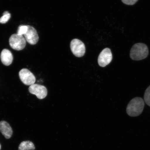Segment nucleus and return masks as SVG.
Returning a JSON list of instances; mask_svg holds the SVG:
<instances>
[{
	"mask_svg": "<svg viewBox=\"0 0 150 150\" xmlns=\"http://www.w3.org/2000/svg\"><path fill=\"white\" fill-rule=\"evenodd\" d=\"M145 106L143 99L139 97L133 98L129 102L127 108V112L131 117H136L142 113Z\"/></svg>",
	"mask_w": 150,
	"mask_h": 150,
	"instance_id": "f257e3e1",
	"label": "nucleus"
},
{
	"mask_svg": "<svg viewBox=\"0 0 150 150\" xmlns=\"http://www.w3.org/2000/svg\"><path fill=\"white\" fill-rule=\"evenodd\" d=\"M149 54V49L146 45L142 43H137L131 49L130 57L133 60H142L147 57Z\"/></svg>",
	"mask_w": 150,
	"mask_h": 150,
	"instance_id": "f03ea898",
	"label": "nucleus"
},
{
	"mask_svg": "<svg viewBox=\"0 0 150 150\" xmlns=\"http://www.w3.org/2000/svg\"><path fill=\"white\" fill-rule=\"evenodd\" d=\"M9 43L11 48L15 50H21L25 47L26 41L23 35L17 34L12 35L9 39Z\"/></svg>",
	"mask_w": 150,
	"mask_h": 150,
	"instance_id": "7ed1b4c3",
	"label": "nucleus"
},
{
	"mask_svg": "<svg viewBox=\"0 0 150 150\" xmlns=\"http://www.w3.org/2000/svg\"><path fill=\"white\" fill-rule=\"evenodd\" d=\"M70 48L73 54L76 57H82L85 53V45L79 39H75L71 41Z\"/></svg>",
	"mask_w": 150,
	"mask_h": 150,
	"instance_id": "20e7f679",
	"label": "nucleus"
},
{
	"mask_svg": "<svg viewBox=\"0 0 150 150\" xmlns=\"http://www.w3.org/2000/svg\"><path fill=\"white\" fill-rule=\"evenodd\" d=\"M19 76L21 80L27 86H31L34 84L35 80L34 75L27 69H23L19 72Z\"/></svg>",
	"mask_w": 150,
	"mask_h": 150,
	"instance_id": "39448f33",
	"label": "nucleus"
},
{
	"mask_svg": "<svg viewBox=\"0 0 150 150\" xmlns=\"http://www.w3.org/2000/svg\"><path fill=\"white\" fill-rule=\"evenodd\" d=\"M112 58V52L110 49L105 48L98 56V62L99 65L102 67H106L111 62Z\"/></svg>",
	"mask_w": 150,
	"mask_h": 150,
	"instance_id": "423d86ee",
	"label": "nucleus"
},
{
	"mask_svg": "<svg viewBox=\"0 0 150 150\" xmlns=\"http://www.w3.org/2000/svg\"><path fill=\"white\" fill-rule=\"evenodd\" d=\"M29 92L36 96L37 98L42 99L45 98L47 95V90L45 87L38 84H33L29 88Z\"/></svg>",
	"mask_w": 150,
	"mask_h": 150,
	"instance_id": "0eeeda50",
	"label": "nucleus"
},
{
	"mask_svg": "<svg viewBox=\"0 0 150 150\" xmlns=\"http://www.w3.org/2000/svg\"><path fill=\"white\" fill-rule=\"evenodd\" d=\"M28 28L27 33L24 35L25 40L30 44L35 45L39 40V36L36 30L31 26L28 25Z\"/></svg>",
	"mask_w": 150,
	"mask_h": 150,
	"instance_id": "6e6552de",
	"label": "nucleus"
},
{
	"mask_svg": "<svg viewBox=\"0 0 150 150\" xmlns=\"http://www.w3.org/2000/svg\"><path fill=\"white\" fill-rule=\"evenodd\" d=\"M1 59L4 65L8 66L12 63L13 61V56L10 50L4 49L1 54Z\"/></svg>",
	"mask_w": 150,
	"mask_h": 150,
	"instance_id": "1a4fd4ad",
	"label": "nucleus"
},
{
	"mask_svg": "<svg viewBox=\"0 0 150 150\" xmlns=\"http://www.w3.org/2000/svg\"><path fill=\"white\" fill-rule=\"evenodd\" d=\"M0 131L7 139L11 138L12 135V127L7 122L5 121L0 122Z\"/></svg>",
	"mask_w": 150,
	"mask_h": 150,
	"instance_id": "9d476101",
	"label": "nucleus"
},
{
	"mask_svg": "<svg viewBox=\"0 0 150 150\" xmlns=\"http://www.w3.org/2000/svg\"><path fill=\"white\" fill-rule=\"evenodd\" d=\"M35 149L34 144L29 141L22 142L18 147L19 150H34Z\"/></svg>",
	"mask_w": 150,
	"mask_h": 150,
	"instance_id": "9b49d317",
	"label": "nucleus"
},
{
	"mask_svg": "<svg viewBox=\"0 0 150 150\" xmlns=\"http://www.w3.org/2000/svg\"><path fill=\"white\" fill-rule=\"evenodd\" d=\"M144 98L146 104L150 106V86L146 90Z\"/></svg>",
	"mask_w": 150,
	"mask_h": 150,
	"instance_id": "f8f14e48",
	"label": "nucleus"
},
{
	"mask_svg": "<svg viewBox=\"0 0 150 150\" xmlns=\"http://www.w3.org/2000/svg\"><path fill=\"white\" fill-rule=\"evenodd\" d=\"M28 29V25H20L18 28L17 34L19 35H23L27 33Z\"/></svg>",
	"mask_w": 150,
	"mask_h": 150,
	"instance_id": "ddd939ff",
	"label": "nucleus"
},
{
	"mask_svg": "<svg viewBox=\"0 0 150 150\" xmlns=\"http://www.w3.org/2000/svg\"><path fill=\"white\" fill-rule=\"evenodd\" d=\"M11 15L9 13L5 15H3V16L0 18V23L5 24L8 21L10 18Z\"/></svg>",
	"mask_w": 150,
	"mask_h": 150,
	"instance_id": "4468645a",
	"label": "nucleus"
},
{
	"mask_svg": "<svg viewBox=\"0 0 150 150\" xmlns=\"http://www.w3.org/2000/svg\"><path fill=\"white\" fill-rule=\"evenodd\" d=\"M122 2L125 4L129 5H134L136 3L138 0H121Z\"/></svg>",
	"mask_w": 150,
	"mask_h": 150,
	"instance_id": "2eb2a0df",
	"label": "nucleus"
},
{
	"mask_svg": "<svg viewBox=\"0 0 150 150\" xmlns=\"http://www.w3.org/2000/svg\"><path fill=\"white\" fill-rule=\"evenodd\" d=\"M8 13H9V12H8V11H5V12H4L3 15L6 14H8Z\"/></svg>",
	"mask_w": 150,
	"mask_h": 150,
	"instance_id": "dca6fc26",
	"label": "nucleus"
},
{
	"mask_svg": "<svg viewBox=\"0 0 150 150\" xmlns=\"http://www.w3.org/2000/svg\"><path fill=\"white\" fill-rule=\"evenodd\" d=\"M1 149V145H0V150Z\"/></svg>",
	"mask_w": 150,
	"mask_h": 150,
	"instance_id": "f3484780",
	"label": "nucleus"
}]
</instances>
